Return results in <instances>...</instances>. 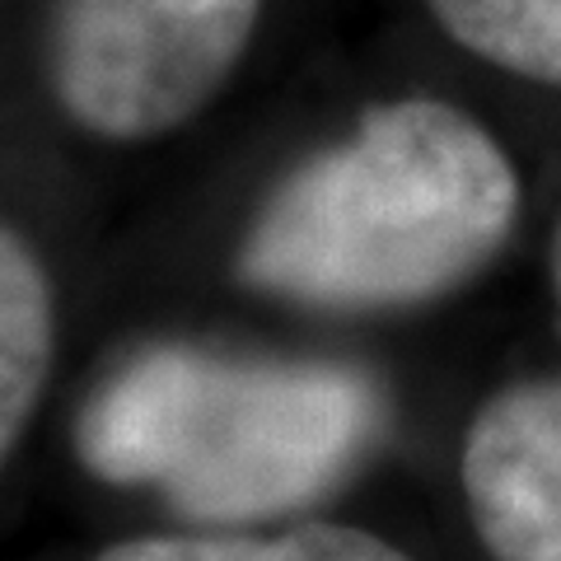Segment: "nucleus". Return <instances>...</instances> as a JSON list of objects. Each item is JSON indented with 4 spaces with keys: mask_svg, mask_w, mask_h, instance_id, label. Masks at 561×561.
Returning <instances> with one entry per match:
<instances>
[{
    "mask_svg": "<svg viewBox=\"0 0 561 561\" xmlns=\"http://www.w3.org/2000/svg\"><path fill=\"white\" fill-rule=\"evenodd\" d=\"M515 216L519 179L501 140L454 103L398 99L272 192L239 276L313 309H408L478 276Z\"/></svg>",
    "mask_w": 561,
    "mask_h": 561,
    "instance_id": "obj_1",
    "label": "nucleus"
},
{
    "mask_svg": "<svg viewBox=\"0 0 561 561\" xmlns=\"http://www.w3.org/2000/svg\"><path fill=\"white\" fill-rule=\"evenodd\" d=\"M379 393L351 365L192 346L136 356L80 421L103 482H146L202 524H249L319 501L379 431Z\"/></svg>",
    "mask_w": 561,
    "mask_h": 561,
    "instance_id": "obj_2",
    "label": "nucleus"
},
{
    "mask_svg": "<svg viewBox=\"0 0 561 561\" xmlns=\"http://www.w3.org/2000/svg\"><path fill=\"white\" fill-rule=\"evenodd\" d=\"M257 14L262 0H57L51 90L94 136H164L220 94Z\"/></svg>",
    "mask_w": 561,
    "mask_h": 561,
    "instance_id": "obj_3",
    "label": "nucleus"
},
{
    "mask_svg": "<svg viewBox=\"0 0 561 561\" xmlns=\"http://www.w3.org/2000/svg\"><path fill=\"white\" fill-rule=\"evenodd\" d=\"M468 515L496 561H561V379L511 383L468 421Z\"/></svg>",
    "mask_w": 561,
    "mask_h": 561,
    "instance_id": "obj_4",
    "label": "nucleus"
},
{
    "mask_svg": "<svg viewBox=\"0 0 561 561\" xmlns=\"http://www.w3.org/2000/svg\"><path fill=\"white\" fill-rule=\"evenodd\" d=\"M51 365V290L28 243L0 225V468Z\"/></svg>",
    "mask_w": 561,
    "mask_h": 561,
    "instance_id": "obj_5",
    "label": "nucleus"
},
{
    "mask_svg": "<svg viewBox=\"0 0 561 561\" xmlns=\"http://www.w3.org/2000/svg\"><path fill=\"white\" fill-rule=\"evenodd\" d=\"M459 47L524 80L561 84V0H426Z\"/></svg>",
    "mask_w": 561,
    "mask_h": 561,
    "instance_id": "obj_6",
    "label": "nucleus"
},
{
    "mask_svg": "<svg viewBox=\"0 0 561 561\" xmlns=\"http://www.w3.org/2000/svg\"><path fill=\"white\" fill-rule=\"evenodd\" d=\"M99 561H412L365 529L305 524V529L253 538V534H179V538H131Z\"/></svg>",
    "mask_w": 561,
    "mask_h": 561,
    "instance_id": "obj_7",
    "label": "nucleus"
},
{
    "mask_svg": "<svg viewBox=\"0 0 561 561\" xmlns=\"http://www.w3.org/2000/svg\"><path fill=\"white\" fill-rule=\"evenodd\" d=\"M552 286H557V300H561V220H557V234H552Z\"/></svg>",
    "mask_w": 561,
    "mask_h": 561,
    "instance_id": "obj_8",
    "label": "nucleus"
}]
</instances>
